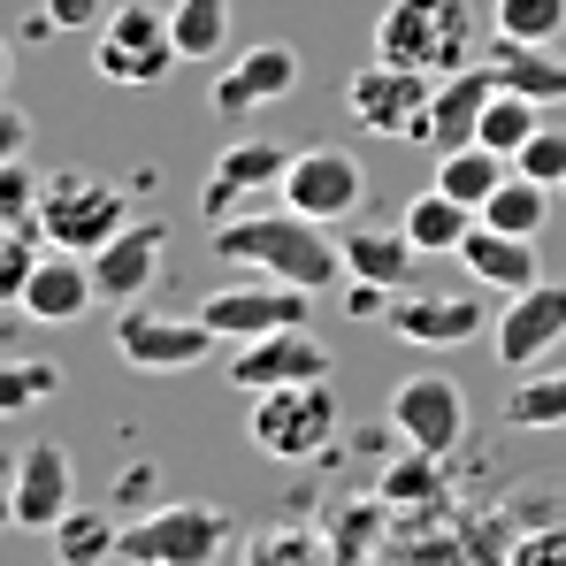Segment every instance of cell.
Listing matches in <instances>:
<instances>
[{
  "mask_svg": "<svg viewBox=\"0 0 566 566\" xmlns=\"http://www.w3.org/2000/svg\"><path fill=\"white\" fill-rule=\"evenodd\" d=\"M214 253H222L230 269H245V276L298 283V291H314V298L345 276L337 238H329L322 222L291 214L283 199H276V207H261V214H230V222H214Z\"/></svg>",
  "mask_w": 566,
  "mask_h": 566,
  "instance_id": "1",
  "label": "cell"
},
{
  "mask_svg": "<svg viewBox=\"0 0 566 566\" xmlns=\"http://www.w3.org/2000/svg\"><path fill=\"white\" fill-rule=\"evenodd\" d=\"M376 54L429 70V77H460L474 62V15L468 0H390L376 15Z\"/></svg>",
  "mask_w": 566,
  "mask_h": 566,
  "instance_id": "2",
  "label": "cell"
},
{
  "mask_svg": "<svg viewBox=\"0 0 566 566\" xmlns=\"http://www.w3.org/2000/svg\"><path fill=\"white\" fill-rule=\"evenodd\" d=\"M337 429H345V406H337L329 376L322 382H283V390H253L245 437H253V452H269V460H322V452L337 444Z\"/></svg>",
  "mask_w": 566,
  "mask_h": 566,
  "instance_id": "3",
  "label": "cell"
},
{
  "mask_svg": "<svg viewBox=\"0 0 566 566\" xmlns=\"http://www.w3.org/2000/svg\"><path fill=\"white\" fill-rule=\"evenodd\" d=\"M123 222H130V191L107 185V177L62 169V177L39 185V238H46L54 253H85V261H93Z\"/></svg>",
  "mask_w": 566,
  "mask_h": 566,
  "instance_id": "4",
  "label": "cell"
},
{
  "mask_svg": "<svg viewBox=\"0 0 566 566\" xmlns=\"http://www.w3.org/2000/svg\"><path fill=\"white\" fill-rule=\"evenodd\" d=\"M177 31H169V8L154 0H123L107 8V23L93 31V70L107 85H161L177 70Z\"/></svg>",
  "mask_w": 566,
  "mask_h": 566,
  "instance_id": "5",
  "label": "cell"
},
{
  "mask_svg": "<svg viewBox=\"0 0 566 566\" xmlns=\"http://www.w3.org/2000/svg\"><path fill=\"white\" fill-rule=\"evenodd\" d=\"M230 552V513L214 505H161L115 536V566H214Z\"/></svg>",
  "mask_w": 566,
  "mask_h": 566,
  "instance_id": "6",
  "label": "cell"
},
{
  "mask_svg": "<svg viewBox=\"0 0 566 566\" xmlns=\"http://www.w3.org/2000/svg\"><path fill=\"white\" fill-rule=\"evenodd\" d=\"M199 322L222 337V345H245V337H269V329H306L314 322V291L276 276H245V283H222L199 298Z\"/></svg>",
  "mask_w": 566,
  "mask_h": 566,
  "instance_id": "7",
  "label": "cell"
},
{
  "mask_svg": "<svg viewBox=\"0 0 566 566\" xmlns=\"http://www.w3.org/2000/svg\"><path fill=\"white\" fill-rule=\"evenodd\" d=\"M214 345H222V337H214L199 314H154L146 298H138V306H115V353H123L138 376H185Z\"/></svg>",
  "mask_w": 566,
  "mask_h": 566,
  "instance_id": "8",
  "label": "cell"
},
{
  "mask_svg": "<svg viewBox=\"0 0 566 566\" xmlns=\"http://www.w3.org/2000/svg\"><path fill=\"white\" fill-rule=\"evenodd\" d=\"M559 345H566V283H552V276H536L528 291H513L505 314L490 322V353H497L505 376L544 368Z\"/></svg>",
  "mask_w": 566,
  "mask_h": 566,
  "instance_id": "9",
  "label": "cell"
},
{
  "mask_svg": "<svg viewBox=\"0 0 566 566\" xmlns=\"http://www.w3.org/2000/svg\"><path fill=\"white\" fill-rule=\"evenodd\" d=\"M276 199L291 214H306V222H353L360 214V199H368V169L345 154V146H306V154H291V169H283Z\"/></svg>",
  "mask_w": 566,
  "mask_h": 566,
  "instance_id": "10",
  "label": "cell"
},
{
  "mask_svg": "<svg viewBox=\"0 0 566 566\" xmlns=\"http://www.w3.org/2000/svg\"><path fill=\"white\" fill-rule=\"evenodd\" d=\"M429 93H437L429 70H406V62H382V54H376L368 70H353L345 107H353L360 130H376V138H406V146H413V130H421V115H429Z\"/></svg>",
  "mask_w": 566,
  "mask_h": 566,
  "instance_id": "11",
  "label": "cell"
},
{
  "mask_svg": "<svg viewBox=\"0 0 566 566\" xmlns=\"http://www.w3.org/2000/svg\"><path fill=\"white\" fill-rule=\"evenodd\" d=\"M390 429L406 437V452L444 460V452L468 437V390L452 376H437V368H421V376H406L390 390Z\"/></svg>",
  "mask_w": 566,
  "mask_h": 566,
  "instance_id": "12",
  "label": "cell"
},
{
  "mask_svg": "<svg viewBox=\"0 0 566 566\" xmlns=\"http://www.w3.org/2000/svg\"><path fill=\"white\" fill-rule=\"evenodd\" d=\"M70 513H77V468H70V452H62L54 437L23 444V460H15V474H8V521L54 536Z\"/></svg>",
  "mask_w": 566,
  "mask_h": 566,
  "instance_id": "13",
  "label": "cell"
},
{
  "mask_svg": "<svg viewBox=\"0 0 566 566\" xmlns=\"http://www.w3.org/2000/svg\"><path fill=\"white\" fill-rule=\"evenodd\" d=\"M298 93V54L269 39V46H245L230 70H214V85H207V107L222 115V123H253L261 107H276V99Z\"/></svg>",
  "mask_w": 566,
  "mask_h": 566,
  "instance_id": "14",
  "label": "cell"
},
{
  "mask_svg": "<svg viewBox=\"0 0 566 566\" xmlns=\"http://www.w3.org/2000/svg\"><path fill=\"white\" fill-rule=\"evenodd\" d=\"M222 376L253 398V390H283V382H322V376H337V360H329V345H314L306 329H269V337L230 345V368H222Z\"/></svg>",
  "mask_w": 566,
  "mask_h": 566,
  "instance_id": "15",
  "label": "cell"
},
{
  "mask_svg": "<svg viewBox=\"0 0 566 566\" xmlns=\"http://www.w3.org/2000/svg\"><path fill=\"white\" fill-rule=\"evenodd\" d=\"M283 169H291V154H283L276 138H230L222 154H214V169H207V185H199V207H207V222H230V214H245V199L253 191H276Z\"/></svg>",
  "mask_w": 566,
  "mask_h": 566,
  "instance_id": "16",
  "label": "cell"
},
{
  "mask_svg": "<svg viewBox=\"0 0 566 566\" xmlns=\"http://www.w3.org/2000/svg\"><path fill=\"white\" fill-rule=\"evenodd\" d=\"M161 253H169V222H123L93 253V283L107 306H138L161 283Z\"/></svg>",
  "mask_w": 566,
  "mask_h": 566,
  "instance_id": "17",
  "label": "cell"
},
{
  "mask_svg": "<svg viewBox=\"0 0 566 566\" xmlns=\"http://www.w3.org/2000/svg\"><path fill=\"white\" fill-rule=\"evenodd\" d=\"M490 93H497L490 62H468L460 77H437V93H429V115H421L413 146H429V154L474 146V130H482V107H490Z\"/></svg>",
  "mask_w": 566,
  "mask_h": 566,
  "instance_id": "18",
  "label": "cell"
},
{
  "mask_svg": "<svg viewBox=\"0 0 566 566\" xmlns=\"http://www.w3.org/2000/svg\"><path fill=\"white\" fill-rule=\"evenodd\" d=\"M93 298H99V283H93V261H85V253H39V269L23 283V314L46 322V329L85 322Z\"/></svg>",
  "mask_w": 566,
  "mask_h": 566,
  "instance_id": "19",
  "label": "cell"
},
{
  "mask_svg": "<svg viewBox=\"0 0 566 566\" xmlns=\"http://www.w3.org/2000/svg\"><path fill=\"white\" fill-rule=\"evenodd\" d=\"M390 329H398L406 345L444 353V345H468V337H482L490 322H482V306H474V298H452V291H398Z\"/></svg>",
  "mask_w": 566,
  "mask_h": 566,
  "instance_id": "20",
  "label": "cell"
},
{
  "mask_svg": "<svg viewBox=\"0 0 566 566\" xmlns=\"http://www.w3.org/2000/svg\"><path fill=\"white\" fill-rule=\"evenodd\" d=\"M460 261H468L474 283H490V291H505V298L544 276V269H536V238H513V230H490V222H474V230H468Z\"/></svg>",
  "mask_w": 566,
  "mask_h": 566,
  "instance_id": "21",
  "label": "cell"
},
{
  "mask_svg": "<svg viewBox=\"0 0 566 566\" xmlns=\"http://www.w3.org/2000/svg\"><path fill=\"white\" fill-rule=\"evenodd\" d=\"M337 253H345V276L390 283V291H406V283H413V261H421L406 230H368V222H353V230L337 238Z\"/></svg>",
  "mask_w": 566,
  "mask_h": 566,
  "instance_id": "22",
  "label": "cell"
},
{
  "mask_svg": "<svg viewBox=\"0 0 566 566\" xmlns=\"http://www.w3.org/2000/svg\"><path fill=\"white\" fill-rule=\"evenodd\" d=\"M490 77H497L505 93L536 99V107H566V54H552V46H513V39H497Z\"/></svg>",
  "mask_w": 566,
  "mask_h": 566,
  "instance_id": "23",
  "label": "cell"
},
{
  "mask_svg": "<svg viewBox=\"0 0 566 566\" xmlns=\"http://www.w3.org/2000/svg\"><path fill=\"white\" fill-rule=\"evenodd\" d=\"M398 230L413 238V253H421V261H429V253H460V245H468V230H474V207H460L452 191L429 185V191H413V199H406Z\"/></svg>",
  "mask_w": 566,
  "mask_h": 566,
  "instance_id": "24",
  "label": "cell"
},
{
  "mask_svg": "<svg viewBox=\"0 0 566 566\" xmlns=\"http://www.w3.org/2000/svg\"><path fill=\"white\" fill-rule=\"evenodd\" d=\"M505 177H513V161H505V154H490V146H452V154H437V177H429V185L452 191L460 207L482 214V199L505 185Z\"/></svg>",
  "mask_w": 566,
  "mask_h": 566,
  "instance_id": "25",
  "label": "cell"
},
{
  "mask_svg": "<svg viewBox=\"0 0 566 566\" xmlns=\"http://www.w3.org/2000/svg\"><path fill=\"white\" fill-rule=\"evenodd\" d=\"M474 222H490V230H513V238H544V222H552V185H536V177H505V185L482 199V214Z\"/></svg>",
  "mask_w": 566,
  "mask_h": 566,
  "instance_id": "26",
  "label": "cell"
},
{
  "mask_svg": "<svg viewBox=\"0 0 566 566\" xmlns=\"http://www.w3.org/2000/svg\"><path fill=\"white\" fill-rule=\"evenodd\" d=\"M169 31L185 62H222L230 46V0H169Z\"/></svg>",
  "mask_w": 566,
  "mask_h": 566,
  "instance_id": "27",
  "label": "cell"
},
{
  "mask_svg": "<svg viewBox=\"0 0 566 566\" xmlns=\"http://www.w3.org/2000/svg\"><path fill=\"white\" fill-rule=\"evenodd\" d=\"M505 421L513 429H566V368H528V376L505 390Z\"/></svg>",
  "mask_w": 566,
  "mask_h": 566,
  "instance_id": "28",
  "label": "cell"
},
{
  "mask_svg": "<svg viewBox=\"0 0 566 566\" xmlns=\"http://www.w3.org/2000/svg\"><path fill=\"white\" fill-rule=\"evenodd\" d=\"M536 123H544V107H536V99H521V93H505V85H497V93H490V107H482L474 146H490V154H505V161H513V154L536 138Z\"/></svg>",
  "mask_w": 566,
  "mask_h": 566,
  "instance_id": "29",
  "label": "cell"
},
{
  "mask_svg": "<svg viewBox=\"0 0 566 566\" xmlns=\"http://www.w3.org/2000/svg\"><path fill=\"white\" fill-rule=\"evenodd\" d=\"M490 23L513 46H552L566 31V0H490Z\"/></svg>",
  "mask_w": 566,
  "mask_h": 566,
  "instance_id": "30",
  "label": "cell"
},
{
  "mask_svg": "<svg viewBox=\"0 0 566 566\" xmlns=\"http://www.w3.org/2000/svg\"><path fill=\"white\" fill-rule=\"evenodd\" d=\"M115 536H123V528H115L107 513H85V505H77V513L54 528V559L62 566H107L115 559Z\"/></svg>",
  "mask_w": 566,
  "mask_h": 566,
  "instance_id": "31",
  "label": "cell"
},
{
  "mask_svg": "<svg viewBox=\"0 0 566 566\" xmlns=\"http://www.w3.org/2000/svg\"><path fill=\"white\" fill-rule=\"evenodd\" d=\"M54 390H62V368H54V360H0V421L46 406Z\"/></svg>",
  "mask_w": 566,
  "mask_h": 566,
  "instance_id": "32",
  "label": "cell"
},
{
  "mask_svg": "<svg viewBox=\"0 0 566 566\" xmlns=\"http://www.w3.org/2000/svg\"><path fill=\"white\" fill-rule=\"evenodd\" d=\"M39 222H0V306H23V283L39 269Z\"/></svg>",
  "mask_w": 566,
  "mask_h": 566,
  "instance_id": "33",
  "label": "cell"
},
{
  "mask_svg": "<svg viewBox=\"0 0 566 566\" xmlns=\"http://www.w3.org/2000/svg\"><path fill=\"white\" fill-rule=\"evenodd\" d=\"M513 169L536 177V185H552V191H566V130L559 123H536V138L513 154Z\"/></svg>",
  "mask_w": 566,
  "mask_h": 566,
  "instance_id": "34",
  "label": "cell"
},
{
  "mask_svg": "<svg viewBox=\"0 0 566 566\" xmlns=\"http://www.w3.org/2000/svg\"><path fill=\"white\" fill-rule=\"evenodd\" d=\"M39 185L23 161H0V222H39Z\"/></svg>",
  "mask_w": 566,
  "mask_h": 566,
  "instance_id": "35",
  "label": "cell"
},
{
  "mask_svg": "<svg viewBox=\"0 0 566 566\" xmlns=\"http://www.w3.org/2000/svg\"><path fill=\"white\" fill-rule=\"evenodd\" d=\"M390 306H398V291H390V283L345 276V314H360V322H390Z\"/></svg>",
  "mask_w": 566,
  "mask_h": 566,
  "instance_id": "36",
  "label": "cell"
},
{
  "mask_svg": "<svg viewBox=\"0 0 566 566\" xmlns=\"http://www.w3.org/2000/svg\"><path fill=\"white\" fill-rule=\"evenodd\" d=\"M46 23L54 31H99L107 23V0H46Z\"/></svg>",
  "mask_w": 566,
  "mask_h": 566,
  "instance_id": "37",
  "label": "cell"
},
{
  "mask_svg": "<svg viewBox=\"0 0 566 566\" xmlns=\"http://www.w3.org/2000/svg\"><path fill=\"white\" fill-rule=\"evenodd\" d=\"M429 482H437V474H429V452H413L406 468H390V474H382V490H390V497H421Z\"/></svg>",
  "mask_w": 566,
  "mask_h": 566,
  "instance_id": "38",
  "label": "cell"
},
{
  "mask_svg": "<svg viewBox=\"0 0 566 566\" xmlns=\"http://www.w3.org/2000/svg\"><path fill=\"white\" fill-rule=\"evenodd\" d=\"M23 146H31V115L0 99V161H23Z\"/></svg>",
  "mask_w": 566,
  "mask_h": 566,
  "instance_id": "39",
  "label": "cell"
},
{
  "mask_svg": "<svg viewBox=\"0 0 566 566\" xmlns=\"http://www.w3.org/2000/svg\"><path fill=\"white\" fill-rule=\"evenodd\" d=\"M513 566H566V536H528Z\"/></svg>",
  "mask_w": 566,
  "mask_h": 566,
  "instance_id": "40",
  "label": "cell"
},
{
  "mask_svg": "<svg viewBox=\"0 0 566 566\" xmlns=\"http://www.w3.org/2000/svg\"><path fill=\"white\" fill-rule=\"evenodd\" d=\"M8 77H15V54H8V39H0V93H8Z\"/></svg>",
  "mask_w": 566,
  "mask_h": 566,
  "instance_id": "41",
  "label": "cell"
}]
</instances>
